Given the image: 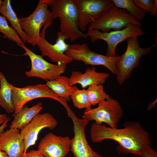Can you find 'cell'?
<instances>
[{
    "instance_id": "1",
    "label": "cell",
    "mask_w": 157,
    "mask_h": 157,
    "mask_svg": "<svg viewBox=\"0 0 157 157\" xmlns=\"http://www.w3.org/2000/svg\"><path fill=\"white\" fill-rule=\"evenodd\" d=\"M90 134L94 143H100L106 140L117 142L119 145L117 150L119 154L140 156L146 147L151 146L149 133L138 122L126 123L121 129L107 127L94 122L91 124Z\"/></svg>"
},
{
    "instance_id": "2",
    "label": "cell",
    "mask_w": 157,
    "mask_h": 157,
    "mask_svg": "<svg viewBox=\"0 0 157 157\" xmlns=\"http://www.w3.org/2000/svg\"><path fill=\"white\" fill-rule=\"evenodd\" d=\"M46 0L53 19H59L60 31L67 34L70 42L88 37L79 28V12L74 0Z\"/></svg>"
},
{
    "instance_id": "3",
    "label": "cell",
    "mask_w": 157,
    "mask_h": 157,
    "mask_svg": "<svg viewBox=\"0 0 157 157\" xmlns=\"http://www.w3.org/2000/svg\"><path fill=\"white\" fill-rule=\"evenodd\" d=\"M126 40V49L123 54L119 56L115 64L116 79L120 85L129 78L132 71L139 65L141 57L150 53L156 45L141 48L137 37H130Z\"/></svg>"
},
{
    "instance_id": "4",
    "label": "cell",
    "mask_w": 157,
    "mask_h": 157,
    "mask_svg": "<svg viewBox=\"0 0 157 157\" xmlns=\"http://www.w3.org/2000/svg\"><path fill=\"white\" fill-rule=\"evenodd\" d=\"M48 6L46 0H40L31 14L19 19L21 28L27 36L26 42L33 47L38 42L41 28L47 23L53 22L54 19Z\"/></svg>"
},
{
    "instance_id": "5",
    "label": "cell",
    "mask_w": 157,
    "mask_h": 157,
    "mask_svg": "<svg viewBox=\"0 0 157 157\" xmlns=\"http://www.w3.org/2000/svg\"><path fill=\"white\" fill-rule=\"evenodd\" d=\"M12 97L15 108L13 116L16 114L28 102L40 98H51L57 101L65 108L68 105L65 99L59 97L46 84L28 85L22 88L16 87L10 83Z\"/></svg>"
},
{
    "instance_id": "6",
    "label": "cell",
    "mask_w": 157,
    "mask_h": 157,
    "mask_svg": "<svg viewBox=\"0 0 157 157\" xmlns=\"http://www.w3.org/2000/svg\"><path fill=\"white\" fill-rule=\"evenodd\" d=\"M132 23L140 26L142 24L125 10L113 5L100 17L88 25V30L96 29L104 33L122 29Z\"/></svg>"
},
{
    "instance_id": "7",
    "label": "cell",
    "mask_w": 157,
    "mask_h": 157,
    "mask_svg": "<svg viewBox=\"0 0 157 157\" xmlns=\"http://www.w3.org/2000/svg\"><path fill=\"white\" fill-rule=\"evenodd\" d=\"M123 115V111L120 103L110 97L98 104L97 107L85 110L82 118L89 122L94 121L99 124L104 123L110 127L116 128Z\"/></svg>"
},
{
    "instance_id": "8",
    "label": "cell",
    "mask_w": 157,
    "mask_h": 157,
    "mask_svg": "<svg viewBox=\"0 0 157 157\" xmlns=\"http://www.w3.org/2000/svg\"><path fill=\"white\" fill-rule=\"evenodd\" d=\"M86 34L90 37L91 42L98 40L105 41L107 44L106 55L110 57L117 56L116 50L118 44L131 37L142 36L144 34L141 26L131 23L125 28L119 30L104 33L99 30H88Z\"/></svg>"
},
{
    "instance_id": "9",
    "label": "cell",
    "mask_w": 157,
    "mask_h": 157,
    "mask_svg": "<svg viewBox=\"0 0 157 157\" xmlns=\"http://www.w3.org/2000/svg\"><path fill=\"white\" fill-rule=\"evenodd\" d=\"M52 23H47L43 26L37 45L42 56L48 57L54 62L66 65L73 60L65 53L69 45L65 42L66 40L69 39V36L60 31L58 32L56 42L53 44L49 42L45 38L46 30Z\"/></svg>"
},
{
    "instance_id": "10",
    "label": "cell",
    "mask_w": 157,
    "mask_h": 157,
    "mask_svg": "<svg viewBox=\"0 0 157 157\" xmlns=\"http://www.w3.org/2000/svg\"><path fill=\"white\" fill-rule=\"evenodd\" d=\"M65 53L73 60L82 61L85 65L103 66L116 74L115 64L119 56L110 57L97 53L85 43L69 45Z\"/></svg>"
},
{
    "instance_id": "11",
    "label": "cell",
    "mask_w": 157,
    "mask_h": 157,
    "mask_svg": "<svg viewBox=\"0 0 157 157\" xmlns=\"http://www.w3.org/2000/svg\"><path fill=\"white\" fill-rule=\"evenodd\" d=\"M21 47L25 51L24 55L28 56L31 61V69L25 72L27 77H36L50 81L56 79L65 72L66 65L50 63L45 60L41 56L33 52L24 44Z\"/></svg>"
},
{
    "instance_id": "12",
    "label": "cell",
    "mask_w": 157,
    "mask_h": 157,
    "mask_svg": "<svg viewBox=\"0 0 157 157\" xmlns=\"http://www.w3.org/2000/svg\"><path fill=\"white\" fill-rule=\"evenodd\" d=\"M67 112L73 124L74 135L71 139L70 150L74 157H103L92 149L87 141L85 130L89 122L78 118L71 110Z\"/></svg>"
},
{
    "instance_id": "13",
    "label": "cell",
    "mask_w": 157,
    "mask_h": 157,
    "mask_svg": "<svg viewBox=\"0 0 157 157\" xmlns=\"http://www.w3.org/2000/svg\"><path fill=\"white\" fill-rule=\"evenodd\" d=\"M58 124L57 120L51 114L46 113L38 114L29 123L22 127L20 132L24 143L23 156L27 152L28 148L35 144L39 133L42 129L47 128L53 130L56 127Z\"/></svg>"
},
{
    "instance_id": "14",
    "label": "cell",
    "mask_w": 157,
    "mask_h": 157,
    "mask_svg": "<svg viewBox=\"0 0 157 157\" xmlns=\"http://www.w3.org/2000/svg\"><path fill=\"white\" fill-rule=\"evenodd\" d=\"M79 12L78 26L81 31L114 5L110 0H74Z\"/></svg>"
},
{
    "instance_id": "15",
    "label": "cell",
    "mask_w": 157,
    "mask_h": 157,
    "mask_svg": "<svg viewBox=\"0 0 157 157\" xmlns=\"http://www.w3.org/2000/svg\"><path fill=\"white\" fill-rule=\"evenodd\" d=\"M71 143L68 136L62 137L49 133L40 140L38 150L34 151L45 157H65L70 150Z\"/></svg>"
},
{
    "instance_id": "16",
    "label": "cell",
    "mask_w": 157,
    "mask_h": 157,
    "mask_svg": "<svg viewBox=\"0 0 157 157\" xmlns=\"http://www.w3.org/2000/svg\"><path fill=\"white\" fill-rule=\"evenodd\" d=\"M0 149L9 157H23L24 143L19 129L10 128L1 134Z\"/></svg>"
},
{
    "instance_id": "17",
    "label": "cell",
    "mask_w": 157,
    "mask_h": 157,
    "mask_svg": "<svg viewBox=\"0 0 157 157\" xmlns=\"http://www.w3.org/2000/svg\"><path fill=\"white\" fill-rule=\"evenodd\" d=\"M109 75L106 73L97 72L94 67H89L86 69L83 73L80 71H73L69 78V83L71 86L79 84L84 89L92 85L103 84Z\"/></svg>"
},
{
    "instance_id": "18",
    "label": "cell",
    "mask_w": 157,
    "mask_h": 157,
    "mask_svg": "<svg viewBox=\"0 0 157 157\" xmlns=\"http://www.w3.org/2000/svg\"><path fill=\"white\" fill-rule=\"evenodd\" d=\"M46 85L59 97L68 101L74 92L78 88L70 85L69 78L61 75L53 80L47 81Z\"/></svg>"
},
{
    "instance_id": "19",
    "label": "cell",
    "mask_w": 157,
    "mask_h": 157,
    "mask_svg": "<svg viewBox=\"0 0 157 157\" xmlns=\"http://www.w3.org/2000/svg\"><path fill=\"white\" fill-rule=\"evenodd\" d=\"M43 107L42 103L39 102L31 107L26 105L16 114L13 116L14 119L10 126V128L20 129L29 123L40 112Z\"/></svg>"
},
{
    "instance_id": "20",
    "label": "cell",
    "mask_w": 157,
    "mask_h": 157,
    "mask_svg": "<svg viewBox=\"0 0 157 157\" xmlns=\"http://www.w3.org/2000/svg\"><path fill=\"white\" fill-rule=\"evenodd\" d=\"M0 13L7 18L11 24L12 27L15 30L24 43L26 42L27 36L22 29L18 18L13 9L10 0L3 1Z\"/></svg>"
},
{
    "instance_id": "21",
    "label": "cell",
    "mask_w": 157,
    "mask_h": 157,
    "mask_svg": "<svg viewBox=\"0 0 157 157\" xmlns=\"http://www.w3.org/2000/svg\"><path fill=\"white\" fill-rule=\"evenodd\" d=\"M0 105L8 114L14 112L15 108L12 97L10 83L0 71Z\"/></svg>"
},
{
    "instance_id": "22",
    "label": "cell",
    "mask_w": 157,
    "mask_h": 157,
    "mask_svg": "<svg viewBox=\"0 0 157 157\" xmlns=\"http://www.w3.org/2000/svg\"><path fill=\"white\" fill-rule=\"evenodd\" d=\"M117 7L126 10L139 21L145 17V13L138 7L132 0H112Z\"/></svg>"
},
{
    "instance_id": "23",
    "label": "cell",
    "mask_w": 157,
    "mask_h": 157,
    "mask_svg": "<svg viewBox=\"0 0 157 157\" xmlns=\"http://www.w3.org/2000/svg\"><path fill=\"white\" fill-rule=\"evenodd\" d=\"M87 91L89 102L92 105L98 104L110 97L104 90L102 84H93L88 87Z\"/></svg>"
},
{
    "instance_id": "24",
    "label": "cell",
    "mask_w": 157,
    "mask_h": 157,
    "mask_svg": "<svg viewBox=\"0 0 157 157\" xmlns=\"http://www.w3.org/2000/svg\"><path fill=\"white\" fill-rule=\"evenodd\" d=\"M0 32L7 39L13 41L19 46L24 44L15 30L8 24L5 18L0 15Z\"/></svg>"
},
{
    "instance_id": "25",
    "label": "cell",
    "mask_w": 157,
    "mask_h": 157,
    "mask_svg": "<svg viewBox=\"0 0 157 157\" xmlns=\"http://www.w3.org/2000/svg\"><path fill=\"white\" fill-rule=\"evenodd\" d=\"M74 106L78 109L85 108L89 110L91 108L88 99L86 90L83 89H76L70 97Z\"/></svg>"
},
{
    "instance_id": "26",
    "label": "cell",
    "mask_w": 157,
    "mask_h": 157,
    "mask_svg": "<svg viewBox=\"0 0 157 157\" xmlns=\"http://www.w3.org/2000/svg\"><path fill=\"white\" fill-rule=\"evenodd\" d=\"M135 4L144 13H151L154 4V0H134Z\"/></svg>"
},
{
    "instance_id": "27",
    "label": "cell",
    "mask_w": 157,
    "mask_h": 157,
    "mask_svg": "<svg viewBox=\"0 0 157 157\" xmlns=\"http://www.w3.org/2000/svg\"><path fill=\"white\" fill-rule=\"evenodd\" d=\"M140 157H157V153L151 146L146 147L140 156Z\"/></svg>"
},
{
    "instance_id": "28",
    "label": "cell",
    "mask_w": 157,
    "mask_h": 157,
    "mask_svg": "<svg viewBox=\"0 0 157 157\" xmlns=\"http://www.w3.org/2000/svg\"><path fill=\"white\" fill-rule=\"evenodd\" d=\"M23 157H45L43 155L35 153L34 150H31L26 152Z\"/></svg>"
},
{
    "instance_id": "29",
    "label": "cell",
    "mask_w": 157,
    "mask_h": 157,
    "mask_svg": "<svg viewBox=\"0 0 157 157\" xmlns=\"http://www.w3.org/2000/svg\"><path fill=\"white\" fill-rule=\"evenodd\" d=\"M10 118L4 114H1L0 112V126L6 121L10 120Z\"/></svg>"
},
{
    "instance_id": "30",
    "label": "cell",
    "mask_w": 157,
    "mask_h": 157,
    "mask_svg": "<svg viewBox=\"0 0 157 157\" xmlns=\"http://www.w3.org/2000/svg\"><path fill=\"white\" fill-rule=\"evenodd\" d=\"M157 13V0H154V4L152 11L150 13L151 16L155 15Z\"/></svg>"
},
{
    "instance_id": "31",
    "label": "cell",
    "mask_w": 157,
    "mask_h": 157,
    "mask_svg": "<svg viewBox=\"0 0 157 157\" xmlns=\"http://www.w3.org/2000/svg\"><path fill=\"white\" fill-rule=\"evenodd\" d=\"M9 121V120L6 121L0 126V135L3 132L7 126V123Z\"/></svg>"
},
{
    "instance_id": "32",
    "label": "cell",
    "mask_w": 157,
    "mask_h": 157,
    "mask_svg": "<svg viewBox=\"0 0 157 157\" xmlns=\"http://www.w3.org/2000/svg\"><path fill=\"white\" fill-rule=\"evenodd\" d=\"M0 157H9L7 154L4 151L0 149Z\"/></svg>"
},
{
    "instance_id": "33",
    "label": "cell",
    "mask_w": 157,
    "mask_h": 157,
    "mask_svg": "<svg viewBox=\"0 0 157 157\" xmlns=\"http://www.w3.org/2000/svg\"><path fill=\"white\" fill-rule=\"evenodd\" d=\"M2 2L3 1H2V0H0V8H1V6Z\"/></svg>"
}]
</instances>
